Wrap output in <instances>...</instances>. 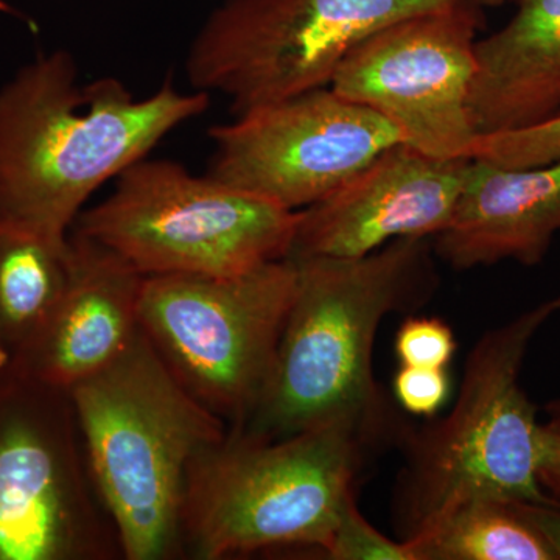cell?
Masks as SVG:
<instances>
[{
	"mask_svg": "<svg viewBox=\"0 0 560 560\" xmlns=\"http://www.w3.org/2000/svg\"><path fill=\"white\" fill-rule=\"evenodd\" d=\"M72 55L40 54L0 88V215L68 235L92 195L209 108L172 81L136 97L84 83Z\"/></svg>",
	"mask_w": 560,
	"mask_h": 560,
	"instance_id": "1",
	"label": "cell"
},
{
	"mask_svg": "<svg viewBox=\"0 0 560 560\" xmlns=\"http://www.w3.org/2000/svg\"><path fill=\"white\" fill-rule=\"evenodd\" d=\"M98 499L128 560L184 555L180 514L191 464L230 427L180 385L142 330L70 390Z\"/></svg>",
	"mask_w": 560,
	"mask_h": 560,
	"instance_id": "2",
	"label": "cell"
},
{
	"mask_svg": "<svg viewBox=\"0 0 560 560\" xmlns=\"http://www.w3.org/2000/svg\"><path fill=\"white\" fill-rule=\"evenodd\" d=\"M293 260L296 291L267 388L248 420L232 430L268 440L331 420L363 430L378 410L375 335L418 285L423 238H400L353 259Z\"/></svg>",
	"mask_w": 560,
	"mask_h": 560,
	"instance_id": "3",
	"label": "cell"
},
{
	"mask_svg": "<svg viewBox=\"0 0 560 560\" xmlns=\"http://www.w3.org/2000/svg\"><path fill=\"white\" fill-rule=\"evenodd\" d=\"M360 434L349 420L278 440L228 431L191 464L183 551L221 560L279 547L326 550L352 497Z\"/></svg>",
	"mask_w": 560,
	"mask_h": 560,
	"instance_id": "4",
	"label": "cell"
},
{
	"mask_svg": "<svg viewBox=\"0 0 560 560\" xmlns=\"http://www.w3.org/2000/svg\"><path fill=\"white\" fill-rule=\"evenodd\" d=\"M560 312V294L489 330L467 359L448 418L411 442L400 489L405 539L464 501H544L540 423L521 386L537 331Z\"/></svg>",
	"mask_w": 560,
	"mask_h": 560,
	"instance_id": "5",
	"label": "cell"
},
{
	"mask_svg": "<svg viewBox=\"0 0 560 560\" xmlns=\"http://www.w3.org/2000/svg\"><path fill=\"white\" fill-rule=\"evenodd\" d=\"M300 212L232 187L179 162L143 158L72 230L101 243L140 275L237 276L289 259Z\"/></svg>",
	"mask_w": 560,
	"mask_h": 560,
	"instance_id": "6",
	"label": "cell"
},
{
	"mask_svg": "<svg viewBox=\"0 0 560 560\" xmlns=\"http://www.w3.org/2000/svg\"><path fill=\"white\" fill-rule=\"evenodd\" d=\"M298 283L282 259L237 276H150L139 326L191 396L238 429L267 388Z\"/></svg>",
	"mask_w": 560,
	"mask_h": 560,
	"instance_id": "7",
	"label": "cell"
},
{
	"mask_svg": "<svg viewBox=\"0 0 560 560\" xmlns=\"http://www.w3.org/2000/svg\"><path fill=\"white\" fill-rule=\"evenodd\" d=\"M467 2L477 0H224L191 39L187 79L245 113L330 86L375 33Z\"/></svg>",
	"mask_w": 560,
	"mask_h": 560,
	"instance_id": "8",
	"label": "cell"
},
{
	"mask_svg": "<svg viewBox=\"0 0 560 560\" xmlns=\"http://www.w3.org/2000/svg\"><path fill=\"white\" fill-rule=\"evenodd\" d=\"M117 555L70 394L0 357V560Z\"/></svg>",
	"mask_w": 560,
	"mask_h": 560,
	"instance_id": "9",
	"label": "cell"
},
{
	"mask_svg": "<svg viewBox=\"0 0 560 560\" xmlns=\"http://www.w3.org/2000/svg\"><path fill=\"white\" fill-rule=\"evenodd\" d=\"M209 136L210 175L294 212L404 143L388 119L330 86L245 110Z\"/></svg>",
	"mask_w": 560,
	"mask_h": 560,
	"instance_id": "10",
	"label": "cell"
},
{
	"mask_svg": "<svg viewBox=\"0 0 560 560\" xmlns=\"http://www.w3.org/2000/svg\"><path fill=\"white\" fill-rule=\"evenodd\" d=\"M480 9L467 2L383 28L346 58L331 90L388 119L405 145L471 160L480 136L470 110Z\"/></svg>",
	"mask_w": 560,
	"mask_h": 560,
	"instance_id": "11",
	"label": "cell"
},
{
	"mask_svg": "<svg viewBox=\"0 0 560 560\" xmlns=\"http://www.w3.org/2000/svg\"><path fill=\"white\" fill-rule=\"evenodd\" d=\"M469 162L440 160L405 143L390 147L329 197L300 210L291 259H353L400 238L440 234Z\"/></svg>",
	"mask_w": 560,
	"mask_h": 560,
	"instance_id": "12",
	"label": "cell"
},
{
	"mask_svg": "<svg viewBox=\"0 0 560 560\" xmlns=\"http://www.w3.org/2000/svg\"><path fill=\"white\" fill-rule=\"evenodd\" d=\"M70 276L39 337L11 360L47 385L72 390L106 370L139 334L145 276L116 253L70 231Z\"/></svg>",
	"mask_w": 560,
	"mask_h": 560,
	"instance_id": "13",
	"label": "cell"
},
{
	"mask_svg": "<svg viewBox=\"0 0 560 560\" xmlns=\"http://www.w3.org/2000/svg\"><path fill=\"white\" fill-rule=\"evenodd\" d=\"M560 231V161L504 167L470 160L438 253L458 270L501 260L539 264Z\"/></svg>",
	"mask_w": 560,
	"mask_h": 560,
	"instance_id": "14",
	"label": "cell"
},
{
	"mask_svg": "<svg viewBox=\"0 0 560 560\" xmlns=\"http://www.w3.org/2000/svg\"><path fill=\"white\" fill-rule=\"evenodd\" d=\"M511 2V20L477 40L470 110L480 136L521 130L560 113V0Z\"/></svg>",
	"mask_w": 560,
	"mask_h": 560,
	"instance_id": "15",
	"label": "cell"
},
{
	"mask_svg": "<svg viewBox=\"0 0 560 560\" xmlns=\"http://www.w3.org/2000/svg\"><path fill=\"white\" fill-rule=\"evenodd\" d=\"M70 234L0 215V357H20L46 327L70 276Z\"/></svg>",
	"mask_w": 560,
	"mask_h": 560,
	"instance_id": "16",
	"label": "cell"
},
{
	"mask_svg": "<svg viewBox=\"0 0 560 560\" xmlns=\"http://www.w3.org/2000/svg\"><path fill=\"white\" fill-rule=\"evenodd\" d=\"M411 560H556L508 501H464L404 539Z\"/></svg>",
	"mask_w": 560,
	"mask_h": 560,
	"instance_id": "17",
	"label": "cell"
},
{
	"mask_svg": "<svg viewBox=\"0 0 560 560\" xmlns=\"http://www.w3.org/2000/svg\"><path fill=\"white\" fill-rule=\"evenodd\" d=\"M471 160L504 167H534L560 161V113L521 130L478 136Z\"/></svg>",
	"mask_w": 560,
	"mask_h": 560,
	"instance_id": "18",
	"label": "cell"
},
{
	"mask_svg": "<svg viewBox=\"0 0 560 560\" xmlns=\"http://www.w3.org/2000/svg\"><path fill=\"white\" fill-rule=\"evenodd\" d=\"M335 560H411L405 541H394L372 528L353 497L342 506L326 550Z\"/></svg>",
	"mask_w": 560,
	"mask_h": 560,
	"instance_id": "19",
	"label": "cell"
},
{
	"mask_svg": "<svg viewBox=\"0 0 560 560\" xmlns=\"http://www.w3.org/2000/svg\"><path fill=\"white\" fill-rule=\"evenodd\" d=\"M455 349L451 327L438 318H410L397 331L396 353L400 366L447 370Z\"/></svg>",
	"mask_w": 560,
	"mask_h": 560,
	"instance_id": "20",
	"label": "cell"
},
{
	"mask_svg": "<svg viewBox=\"0 0 560 560\" xmlns=\"http://www.w3.org/2000/svg\"><path fill=\"white\" fill-rule=\"evenodd\" d=\"M448 393L451 378L445 370L400 366L394 377V394L411 415L433 418L444 407Z\"/></svg>",
	"mask_w": 560,
	"mask_h": 560,
	"instance_id": "21",
	"label": "cell"
},
{
	"mask_svg": "<svg viewBox=\"0 0 560 560\" xmlns=\"http://www.w3.org/2000/svg\"><path fill=\"white\" fill-rule=\"evenodd\" d=\"M515 512L528 522L530 528L548 545L556 560H560V504L548 499L544 501H514Z\"/></svg>",
	"mask_w": 560,
	"mask_h": 560,
	"instance_id": "22",
	"label": "cell"
},
{
	"mask_svg": "<svg viewBox=\"0 0 560 560\" xmlns=\"http://www.w3.org/2000/svg\"><path fill=\"white\" fill-rule=\"evenodd\" d=\"M537 475L541 486L560 495V415H551L550 422L540 425Z\"/></svg>",
	"mask_w": 560,
	"mask_h": 560,
	"instance_id": "23",
	"label": "cell"
},
{
	"mask_svg": "<svg viewBox=\"0 0 560 560\" xmlns=\"http://www.w3.org/2000/svg\"><path fill=\"white\" fill-rule=\"evenodd\" d=\"M548 410H550V415H560V401H558V404H551Z\"/></svg>",
	"mask_w": 560,
	"mask_h": 560,
	"instance_id": "24",
	"label": "cell"
},
{
	"mask_svg": "<svg viewBox=\"0 0 560 560\" xmlns=\"http://www.w3.org/2000/svg\"><path fill=\"white\" fill-rule=\"evenodd\" d=\"M504 2H506V0H489V7H500L503 5Z\"/></svg>",
	"mask_w": 560,
	"mask_h": 560,
	"instance_id": "25",
	"label": "cell"
},
{
	"mask_svg": "<svg viewBox=\"0 0 560 560\" xmlns=\"http://www.w3.org/2000/svg\"><path fill=\"white\" fill-rule=\"evenodd\" d=\"M477 2L480 7H489V0H477Z\"/></svg>",
	"mask_w": 560,
	"mask_h": 560,
	"instance_id": "26",
	"label": "cell"
}]
</instances>
